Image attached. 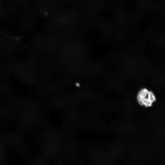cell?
<instances>
[{"instance_id": "1", "label": "cell", "mask_w": 165, "mask_h": 165, "mask_svg": "<svg viewBox=\"0 0 165 165\" xmlns=\"http://www.w3.org/2000/svg\"><path fill=\"white\" fill-rule=\"evenodd\" d=\"M137 99L138 103L140 105L146 107H149L155 101L156 97L152 92L144 89L139 92Z\"/></svg>"}]
</instances>
